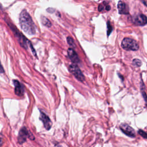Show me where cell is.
Segmentation results:
<instances>
[{
    "label": "cell",
    "mask_w": 147,
    "mask_h": 147,
    "mask_svg": "<svg viewBox=\"0 0 147 147\" xmlns=\"http://www.w3.org/2000/svg\"><path fill=\"white\" fill-rule=\"evenodd\" d=\"M119 128L121 131L126 136L130 137H134L136 136L135 131L131 126L126 123H122L119 126Z\"/></svg>",
    "instance_id": "obj_6"
},
{
    "label": "cell",
    "mask_w": 147,
    "mask_h": 147,
    "mask_svg": "<svg viewBox=\"0 0 147 147\" xmlns=\"http://www.w3.org/2000/svg\"><path fill=\"white\" fill-rule=\"evenodd\" d=\"M5 72V70L3 68V66L1 64V60H0V74H2V73H4Z\"/></svg>",
    "instance_id": "obj_18"
},
{
    "label": "cell",
    "mask_w": 147,
    "mask_h": 147,
    "mask_svg": "<svg viewBox=\"0 0 147 147\" xmlns=\"http://www.w3.org/2000/svg\"><path fill=\"white\" fill-rule=\"evenodd\" d=\"M68 69L69 71V72L80 82H83L84 79V76L83 75V74H82L81 70L80 69V68L78 67V65H76L75 64H72L69 66Z\"/></svg>",
    "instance_id": "obj_5"
},
{
    "label": "cell",
    "mask_w": 147,
    "mask_h": 147,
    "mask_svg": "<svg viewBox=\"0 0 147 147\" xmlns=\"http://www.w3.org/2000/svg\"><path fill=\"white\" fill-rule=\"evenodd\" d=\"M40 119L42 122L44 124V127L47 130H49L52 127V121H51L49 117L46 115L45 113L40 111Z\"/></svg>",
    "instance_id": "obj_8"
},
{
    "label": "cell",
    "mask_w": 147,
    "mask_h": 147,
    "mask_svg": "<svg viewBox=\"0 0 147 147\" xmlns=\"http://www.w3.org/2000/svg\"><path fill=\"white\" fill-rule=\"evenodd\" d=\"M13 84L14 85L15 94L19 96H21L24 94V89L23 86L17 80H13Z\"/></svg>",
    "instance_id": "obj_9"
},
{
    "label": "cell",
    "mask_w": 147,
    "mask_h": 147,
    "mask_svg": "<svg viewBox=\"0 0 147 147\" xmlns=\"http://www.w3.org/2000/svg\"><path fill=\"white\" fill-rule=\"evenodd\" d=\"M10 26V27L11 28V30L13 31V33H14L15 36H16V37L17 38L20 45L25 48V49H27L28 48V45L30 44V42L27 40V38L24 36H23L18 30L17 28H16L14 26H13V25H10V24H9Z\"/></svg>",
    "instance_id": "obj_4"
},
{
    "label": "cell",
    "mask_w": 147,
    "mask_h": 147,
    "mask_svg": "<svg viewBox=\"0 0 147 147\" xmlns=\"http://www.w3.org/2000/svg\"><path fill=\"white\" fill-rule=\"evenodd\" d=\"M112 30H113L112 26H111V24H110L109 21H108V22H107V36H108L110 35V34L111 32H112Z\"/></svg>",
    "instance_id": "obj_16"
},
{
    "label": "cell",
    "mask_w": 147,
    "mask_h": 147,
    "mask_svg": "<svg viewBox=\"0 0 147 147\" xmlns=\"http://www.w3.org/2000/svg\"><path fill=\"white\" fill-rule=\"evenodd\" d=\"M133 23L136 25L143 26L146 24V17L144 14H140L133 17Z\"/></svg>",
    "instance_id": "obj_7"
},
{
    "label": "cell",
    "mask_w": 147,
    "mask_h": 147,
    "mask_svg": "<svg viewBox=\"0 0 147 147\" xmlns=\"http://www.w3.org/2000/svg\"><path fill=\"white\" fill-rule=\"evenodd\" d=\"M67 41L68 44V45L72 47H75V42L74 41V40L73 38L70 37V36H68L67 38Z\"/></svg>",
    "instance_id": "obj_14"
},
{
    "label": "cell",
    "mask_w": 147,
    "mask_h": 147,
    "mask_svg": "<svg viewBox=\"0 0 147 147\" xmlns=\"http://www.w3.org/2000/svg\"><path fill=\"white\" fill-rule=\"evenodd\" d=\"M57 147H62V146H57Z\"/></svg>",
    "instance_id": "obj_20"
},
{
    "label": "cell",
    "mask_w": 147,
    "mask_h": 147,
    "mask_svg": "<svg viewBox=\"0 0 147 147\" xmlns=\"http://www.w3.org/2000/svg\"><path fill=\"white\" fill-rule=\"evenodd\" d=\"M41 19V22L44 26H46L47 27H51V26L52 24L50 22V21L47 17H45L44 16H42Z\"/></svg>",
    "instance_id": "obj_13"
},
{
    "label": "cell",
    "mask_w": 147,
    "mask_h": 147,
    "mask_svg": "<svg viewBox=\"0 0 147 147\" xmlns=\"http://www.w3.org/2000/svg\"><path fill=\"white\" fill-rule=\"evenodd\" d=\"M118 10L119 14H127L129 13V9L125 2L122 1H119L117 5Z\"/></svg>",
    "instance_id": "obj_11"
},
{
    "label": "cell",
    "mask_w": 147,
    "mask_h": 147,
    "mask_svg": "<svg viewBox=\"0 0 147 147\" xmlns=\"http://www.w3.org/2000/svg\"><path fill=\"white\" fill-rule=\"evenodd\" d=\"M3 142V137L1 134H0V147H1Z\"/></svg>",
    "instance_id": "obj_19"
},
{
    "label": "cell",
    "mask_w": 147,
    "mask_h": 147,
    "mask_svg": "<svg viewBox=\"0 0 147 147\" xmlns=\"http://www.w3.org/2000/svg\"><path fill=\"white\" fill-rule=\"evenodd\" d=\"M138 134H139L140 136H141L143 138H146V133L144 130L140 129V130H138Z\"/></svg>",
    "instance_id": "obj_17"
},
{
    "label": "cell",
    "mask_w": 147,
    "mask_h": 147,
    "mask_svg": "<svg viewBox=\"0 0 147 147\" xmlns=\"http://www.w3.org/2000/svg\"><path fill=\"white\" fill-rule=\"evenodd\" d=\"M110 9V6L106 2L104 1L102 3H100L98 6V10L100 12H103V11H109Z\"/></svg>",
    "instance_id": "obj_12"
},
{
    "label": "cell",
    "mask_w": 147,
    "mask_h": 147,
    "mask_svg": "<svg viewBox=\"0 0 147 147\" xmlns=\"http://www.w3.org/2000/svg\"><path fill=\"white\" fill-rule=\"evenodd\" d=\"M67 53L69 58L72 62L75 63H78L80 61L79 56L74 49L72 48H68L67 50Z\"/></svg>",
    "instance_id": "obj_10"
},
{
    "label": "cell",
    "mask_w": 147,
    "mask_h": 147,
    "mask_svg": "<svg viewBox=\"0 0 147 147\" xmlns=\"http://www.w3.org/2000/svg\"><path fill=\"white\" fill-rule=\"evenodd\" d=\"M19 22L21 29L24 32L29 35H33L36 33V27L30 16L26 10H23L19 17Z\"/></svg>",
    "instance_id": "obj_1"
},
{
    "label": "cell",
    "mask_w": 147,
    "mask_h": 147,
    "mask_svg": "<svg viewBox=\"0 0 147 147\" xmlns=\"http://www.w3.org/2000/svg\"><path fill=\"white\" fill-rule=\"evenodd\" d=\"M133 64L137 67H140L142 63L141 61L138 59H135L133 60Z\"/></svg>",
    "instance_id": "obj_15"
},
{
    "label": "cell",
    "mask_w": 147,
    "mask_h": 147,
    "mask_svg": "<svg viewBox=\"0 0 147 147\" xmlns=\"http://www.w3.org/2000/svg\"><path fill=\"white\" fill-rule=\"evenodd\" d=\"M28 138H29L30 140H34V137L33 136V134H31V133L29 132V131L27 129L26 127H22L18 133V142L20 144H22L24 143Z\"/></svg>",
    "instance_id": "obj_3"
},
{
    "label": "cell",
    "mask_w": 147,
    "mask_h": 147,
    "mask_svg": "<svg viewBox=\"0 0 147 147\" xmlns=\"http://www.w3.org/2000/svg\"><path fill=\"white\" fill-rule=\"evenodd\" d=\"M121 47L126 51H137L139 48L138 42L134 39L124 38L121 42Z\"/></svg>",
    "instance_id": "obj_2"
}]
</instances>
